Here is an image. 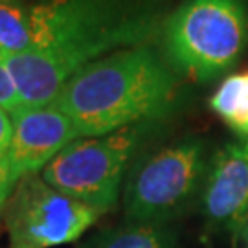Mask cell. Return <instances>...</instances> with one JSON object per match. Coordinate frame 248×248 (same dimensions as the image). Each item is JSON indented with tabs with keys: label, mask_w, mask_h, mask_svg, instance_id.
<instances>
[{
	"label": "cell",
	"mask_w": 248,
	"mask_h": 248,
	"mask_svg": "<svg viewBox=\"0 0 248 248\" xmlns=\"http://www.w3.org/2000/svg\"><path fill=\"white\" fill-rule=\"evenodd\" d=\"M177 92L173 66L155 48L142 45L87 64L64 83L53 103L85 138L160 118L173 107Z\"/></svg>",
	"instance_id": "6da1fadb"
},
{
	"label": "cell",
	"mask_w": 248,
	"mask_h": 248,
	"mask_svg": "<svg viewBox=\"0 0 248 248\" xmlns=\"http://www.w3.org/2000/svg\"><path fill=\"white\" fill-rule=\"evenodd\" d=\"M241 237H245V241H247V245H248V224H247V228L243 230V233H241Z\"/></svg>",
	"instance_id": "9a60e30c"
},
{
	"label": "cell",
	"mask_w": 248,
	"mask_h": 248,
	"mask_svg": "<svg viewBox=\"0 0 248 248\" xmlns=\"http://www.w3.org/2000/svg\"><path fill=\"white\" fill-rule=\"evenodd\" d=\"M147 8L131 0H0V53L46 50Z\"/></svg>",
	"instance_id": "277c9868"
},
{
	"label": "cell",
	"mask_w": 248,
	"mask_h": 248,
	"mask_svg": "<svg viewBox=\"0 0 248 248\" xmlns=\"http://www.w3.org/2000/svg\"><path fill=\"white\" fill-rule=\"evenodd\" d=\"M15 184H17V180H15V177L11 175L9 162L8 160H4V162L0 164V213H2L4 208H6L9 197H11L13 189H15Z\"/></svg>",
	"instance_id": "5bb4252c"
},
{
	"label": "cell",
	"mask_w": 248,
	"mask_h": 248,
	"mask_svg": "<svg viewBox=\"0 0 248 248\" xmlns=\"http://www.w3.org/2000/svg\"><path fill=\"white\" fill-rule=\"evenodd\" d=\"M210 105L237 136H248V72L226 78Z\"/></svg>",
	"instance_id": "8fae6325"
},
{
	"label": "cell",
	"mask_w": 248,
	"mask_h": 248,
	"mask_svg": "<svg viewBox=\"0 0 248 248\" xmlns=\"http://www.w3.org/2000/svg\"><path fill=\"white\" fill-rule=\"evenodd\" d=\"M208 169L204 143L186 138L138 160L124 191L127 221L168 222L201 197Z\"/></svg>",
	"instance_id": "5b68a950"
},
{
	"label": "cell",
	"mask_w": 248,
	"mask_h": 248,
	"mask_svg": "<svg viewBox=\"0 0 248 248\" xmlns=\"http://www.w3.org/2000/svg\"><path fill=\"white\" fill-rule=\"evenodd\" d=\"M11 134H13L11 114L6 108L0 107V164L4 160H8L9 145H11Z\"/></svg>",
	"instance_id": "4fadbf2b"
},
{
	"label": "cell",
	"mask_w": 248,
	"mask_h": 248,
	"mask_svg": "<svg viewBox=\"0 0 248 248\" xmlns=\"http://www.w3.org/2000/svg\"><path fill=\"white\" fill-rule=\"evenodd\" d=\"M0 57H2V53H0Z\"/></svg>",
	"instance_id": "2e32d148"
},
{
	"label": "cell",
	"mask_w": 248,
	"mask_h": 248,
	"mask_svg": "<svg viewBox=\"0 0 248 248\" xmlns=\"http://www.w3.org/2000/svg\"><path fill=\"white\" fill-rule=\"evenodd\" d=\"M101 215L50 186L39 173L24 175L6 204L9 248H52L78 241Z\"/></svg>",
	"instance_id": "52a82bcc"
},
{
	"label": "cell",
	"mask_w": 248,
	"mask_h": 248,
	"mask_svg": "<svg viewBox=\"0 0 248 248\" xmlns=\"http://www.w3.org/2000/svg\"><path fill=\"white\" fill-rule=\"evenodd\" d=\"M13 134L8 162L15 180L39 173L68 143L79 138L76 125L55 103L20 107L11 114Z\"/></svg>",
	"instance_id": "9c48e42d"
},
{
	"label": "cell",
	"mask_w": 248,
	"mask_h": 248,
	"mask_svg": "<svg viewBox=\"0 0 248 248\" xmlns=\"http://www.w3.org/2000/svg\"><path fill=\"white\" fill-rule=\"evenodd\" d=\"M81 248H178L177 233L166 222L125 221L92 235Z\"/></svg>",
	"instance_id": "30bf717a"
},
{
	"label": "cell",
	"mask_w": 248,
	"mask_h": 248,
	"mask_svg": "<svg viewBox=\"0 0 248 248\" xmlns=\"http://www.w3.org/2000/svg\"><path fill=\"white\" fill-rule=\"evenodd\" d=\"M168 62L195 81L228 72L248 43V0H184L166 18Z\"/></svg>",
	"instance_id": "3957f363"
},
{
	"label": "cell",
	"mask_w": 248,
	"mask_h": 248,
	"mask_svg": "<svg viewBox=\"0 0 248 248\" xmlns=\"http://www.w3.org/2000/svg\"><path fill=\"white\" fill-rule=\"evenodd\" d=\"M158 11L143 8L129 17L74 37L46 50L6 57L22 107L52 103L64 83L90 62L108 53L145 45L164 26Z\"/></svg>",
	"instance_id": "7a4b0ae2"
},
{
	"label": "cell",
	"mask_w": 248,
	"mask_h": 248,
	"mask_svg": "<svg viewBox=\"0 0 248 248\" xmlns=\"http://www.w3.org/2000/svg\"><path fill=\"white\" fill-rule=\"evenodd\" d=\"M0 107L6 108L9 114H13L17 108L22 107L20 96H18L17 87H15V81L9 74L4 57H0Z\"/></svg>",
	"instance_id": "7c38bea8"
},
{
	"label": "cell",
	"mask_w": 248,
	"mask_h": 248,
	"mask_svg": "<svg viewBox=\"0 0 248 248\" xmlns=\"http://www.w3.org/2000/svg\"><path fill=\"white\" fill-rule=\"evenodd\" d=\"M201 210L210 230L241 237L248 224V136L222 145L208 162Z\"/></svg>",
	"instance_id": "ba28073f"
},
{
	"label": "cell",
	"mask_w": 248,
	"mask_h": 248,
	"mask_svg": "<svg viewBox=\"0 0 248 248\" xmlns=\"http://www.w3.org/2000/svg\"><path fill=\"white\" fill-rule=\"evenodd\" d=\"M142 133L143 124H136L101 136L78 138L43 169L41 177L101 213L110 212Z\"/></svg>",
	"instance_id": "8992f818"
}]
</instances>
